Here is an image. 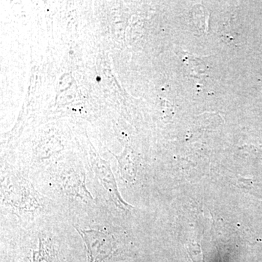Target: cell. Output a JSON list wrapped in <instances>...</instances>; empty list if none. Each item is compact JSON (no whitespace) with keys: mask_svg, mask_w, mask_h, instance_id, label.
Segmentation results:
<instances>
[{"mask_svg":"<svg viewBox=\"0 0 262 262\" xmlns=\"http://www.w3.org/2000/svg\"><path fill=\"white\" fill-rule=\"evenodd\" d=\"M70 221L61 213L48 215L27 227L2 226V239L21 262H68L73 238Z\"/></svg>","mask_w":262,"mask_h":262,"instance_id":"1","label":"cell"},{"mask_svg":"<svg viewBox=\"0 0 262 262\" xmlns=\"http://www.w3.org/2000/svg\"><path fill=\"white\" fill-rule=\"evenodd\" d=\"M2 216L15 217L6 226L27 227L48 215L61 213L54 202L38 189L32 178L3 176L1 178Z\"/></svg>","mask_w":262,"mask_h":262,"instance_id":"2","label":"cell"},{"mask_svg":"<svg viewBox=\"0 0 262 262\" xmlns=\"http://www.w3.org/2000/svg\"><path fill=\"white\" fill-rule=\"evenodd\" d=\"M116 215L103 206L70 221L84 245L86 262H118L125 251L115 225Z\"/></svg>","mask_w":262,"mask_h":262,"instance_id":"3","label":"cell"},{"mask_svg":"<svg viewBox=\"0 0 262 262\" xmlns=\"http://www.w3.org/2000/svg\"><path fill=\"white\" fill-rule=\"evenodd\" d=\"M189 255L194 262H204L203 258V253L201 252V248L198 245H194V246H189L188 248Z\"/></svg>","mask_w":262,"mask_h":262,"instance_id":"4","label":"cell"},{"mask_svg":"<svg viewBox=\"0 0 262 262\" xmlns=\"http://www.w3.org/2000/svg\"><path fill=\"white\" fill-rule=\"evenodd\" d=\"M118 262H120V261H118Z\"/></svg>","mask_w":262,"mask_h":262,"instance_id":"5","label":"cell"}]
</instances>
